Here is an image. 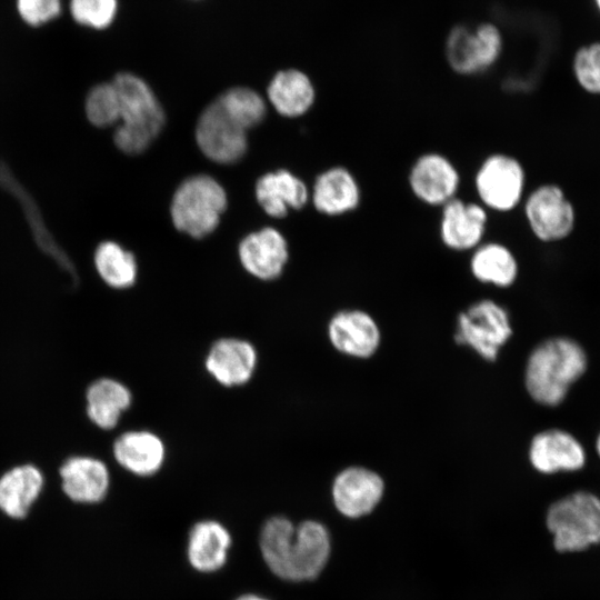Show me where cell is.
Wrapping results in <instances>:
<instances>
[{
    "label": "cell",
    "instance_id": "6da1fadb",
    "mask_svg": "<svg viewBox=\"0 0 600 600\" xmlns=\"http://www.w3.org/2000/svg\"><path fill=\"white\" fill-rule=\"evenodd\" d=\"M259 542L269 569L290 581L318 577L330 554L329 533L323 524L313 520L294 527L284 517H272L263 524Z\"/></svg>",
    "mask_w": 600,
    "mask_h": 600
},
{
    "label": "cell",
    "instance_id": "7a4b0ae2",
    "mask_svg": "<svg viewBox=\"0 0 600 600\" xmlns=\"http://www.w3.org/2000/svg\"><path fill=\"white\" fill-rule=\"evenodd\" d=\"M588 364L587 351L578 340L567 336L547 338L527 358L523 377L527 393L540 406L558 407L584 376Z\"/></svg>",
    "mask_w": 600,
    "mask_h": 600
},
{
    "label": "cell",
    "instance_id": "3957f363",
    "mask_svg": "<svg viewBox=\"0 0 600 600\" xmlns=\"http://www.w3.org/2000/svg\"><path fill=\"white\" fill-rule=\"evenodd\" d=\"M112 84L122 121L114 132V143L126 153H140L160 133L166 121L163 109L151 88L136 74L118 73Z\"/></svg>",
    "mask_w": 600,
    "mask_h": 600
},
{
    "label": "cell",
    "instance_id": "277c9868",
    "mask_svg": "<svg viewBox=\"0 0 600 600\" xmlns=\"http://www.w3.org/2000/svg\"><path fill=\"white\" fill-rule=\"evenodd\" d=\"M476 199L489 213L506 214L520 209L528 192L526 167L516 156L496 151L487 154L473 173Z\"/></svg>",
    "mask_w": 600,
    "mask_h": 600
},
{
    "label": "cell",
    "instance_id": "5b68a950",
    "mask_svg": "<svg viewBox=\"0 0 600 600\" xmlns=\"http://www.w3.org/2000/svg\"><path fill=\"white\" fill-rule=\"evenodd\" d=\"M547 527L559 552H577L600 542V498L576 491L554 501L547 512Z\"/></svg>",
    "mask_w": 600,
    "mask_h": 600
},
{
    "label": "cell",
    "instance_id": "8992f818",
    "mask_svg": "<svg viewBox=\"0 0 600 600\" xmlns=\"http://www.w3.org/2000/svg\"><path fill=\"white\" fill-rule=\"evenodd\" d=\"M227 208L223 188L210 176L187 178L176 190L171 202L172 222L179 231L192 238L210 234Z\"/></svg>",
    "mask_w": 600,
    "mask_h": 600
},
{
    "label": "cell",
    "instance_id": "52a82bcc",
    "mask_svg": "<svg viewBox=\"0 0 600 600\" xmlns=\"http://www.w3.org/2000/svg\"><path fill=\"white\" fill-rule=\"evenodd\" d=\"M530 233L542 243L568 239L577 227V210L564 189L544 182L529 189L520 207Z\"/></svg>",
    "mask_w": 600,
    "mask_h": 600
},
{
    "label": "cell",
    "instance_id": "ba28073f",
    "mask_svg": "<svg viewBox=\"0 0 600 600\" xmlns=\"http://www.w3.org/2000/svg\"><path fill=\"white\" fill-rule=\"evenodd\" d=\"M503 50L500 30L492 23L457 26L447 37L444 57L450 69L463 77L480 76L496 66Z\"/></svg>",
    "mask_w": 600,
    "mask_h": 600
},
{
    "label": "cell",
    "instance_id": "9c48e42d",
    "mask_svg": "<svg viewBox=\"0 0 600 600\" xmlns=\"http://www.w3.org/2000/svg\"><path fill=\"white\" fill-rule=\"evenodd\" d=\"M512 332L507 309L494 300L481 299L458 314L454 340L484 360L494 361Z\"/></svg>",
    "mask_w": 600,
    "mask_h": 600
},
{
    "label": "cell",
    "instance_id": "30bf717a",
    "mask_svg": "<svg viewBox=\"0 0 600 600\" xmlns=\"http://www.w3.org/2000/svg\"><path fill=\"white\" fill-rule=\"evenodd\" d=\"M461 172L456 162L437 150L418 154L409 166L407 184L420 203L440 209L459 196Z\"/></svg>",
    "mask_w": 600,
    "mask_h": 600
},
{
    "label": "cell",
    "instance_id": "8fae6325",
    "mask_svg": "<svg viewBox=\"0 0 600 600\" xmlns=\"http://www.w3.org/2000/svg\"><path fill=\"white\" fill-rule=\"evenodd\" d=\"M489 220L477 200L458 196L439 209V240L450 251L470 253L487 239Z\"/></svg>",
    "mask_w": 600,
    "mask_h": 600
},
{
    "label": "cell",
    "instance_id": "7c38bea8",
    "mask_svg": "<svg viewBox=\"0 0 600 600\" xmlns=\"http://www.w3.org/2000/svg\"><path fill=\"white\" fill-rule=\"evenodd\" d=\"M246 131L214 100L199 117L196 140L207 158L229 164L244 156L248 148Z\"/></svg>",
    "mask_w": 600,
    "mask_h": 600
},
{
    "label": "cell",
    "instance_id": "4fadbf2b",
    "mask_svg": "<svg viewBox=\"0 0 600 600\" xmlns=\"http://www.w3.org/2000/svg\"><path fill=\"white\" fill-rule=\"evenodd\" d=\"M259 363L256 346L240 337L214 340L203 360L206 372L221 387L239 388L253 378Z\"/></svg>",
    "mask_w": 600,
    "mask_h": 600
},
{
    "label": "cell",
    "instance_id": "5bb4252c",
    "mask_svg": "<svg viewBox=\"0 0 600 600\" xmlns=\"http://www.w3.org/2000/svg\"><path fill=\"white\" fill-rule=\"evenodd\" d=\"M587 451L570 431L548 428L537 432L528 447L531 467L543 474L576 472L584 468Z\"/></svg>",
    "mask_w": 600,
    "mask_h": 600
},
{
    "label": "cell",
    "instance_id": "9a60e30c",
    "mask_svg": "<svg viewBox=\"0 0 600 600\" xmlns=\"http://www.w3.org/2000/svg\"><path fill=\"white\" fill-rule=\"evenodd\" d=\"M331 346L340 353L367 359L381 342V331L373 317L364 310L344 309L336 312L327 326Z\"/></svg>",
    "mask_w": 600,
    "mask_h": 600
},
{
    "label": "cell",
    "instance_id": "2e32d148",
    "mask_svg": "<svg viewBox=\"0 0 600 600\" xmlns=\"http://www.w3.org/2000/svg\"><path fill=\"white\" fill-rule=\"evenodd\" d=\"M384 482L379 473L361 466L341 470L331 488L332 500L343 516L359 518L371 512L380 502Z\"/></svg>",
    "mask_w": 600,
    "mask_h": 600
},
{
    "label": "cell",
    "instance_id": "e0dca14e",
    "mask_svg": "<svg viewBox=\"0 0 600 600\" xmlns=\"http://www.w3.org/2000/svg\"><path fill=\"white\" fill-rule=\"evenodd\" d=\"M114 461L127 472L137 477L157 474L167 460L163 439L148 429H132L120 433L112 442Z\"/></svg>",
    "mask_w": 600,
    "mask_h": 600
},
{
    "label": "cell",
    "instance_id": "ac0fdd59",
    "mask_svg": "<svg viewBox=\"0 0 600 600\" xmlns=\"http://www.w3.org/2000/svg\"><path fill=\"white\" fill-rule=\"evenodd\" d=\"M58 473L62 491L73 502L98 503L109 491L110 471L98 457L70 456L62 461Z\"/></svg>",
    "mask_w": 600,
    "mask_h": 600
},
{
    "label": "cell",
    "instance_id": "d6986e66",
    "mask_svg": "<svg viewBox=\"0 0 600 600\" xmlns=\"http://www.w3.org/2000/svg\"><path fill=\"white\" fill-rule=\"evenodd\" d=\"M311 200L318 212L341 217L359 209L362 188L358 177L349 168L333 166L316 178Z\"/></svg>",
    "mask_w": 600,
    "mask_h": 600
},
{
    "label": "cell",
    "instance_id": "ffe728a7",
    "mask_svg": "<svg viewBox=\"0 0 600 600\" xmlns=\"http://www.w3.org/2000/svg\"><path fill=\"white\" fill-rule=\"evenodd\" d=\"M83 398L87 419L102 431L117 428L133 403L130 388L112 377H100L91 381Z\"/></svg>",
    "mask_w": 600,
    "mask_h": 600
},
{
    "label": "cell",
    "instance_id": "44dd1931",
    "mask_svg": "<svg viewBox=\"0 0 600 600\" xmlns=\"http://www.w3.org/2000/svg\"><path fill=\"white\" fill-rule=\"evenodd\" d=\"M288 254L284 238L270 227L248 234L239 244L242 267L251 276L264 281L280 277L288 261Z\"/></svg>",
    "mask_w": 600,
    "mask_h": 600
},
{
    "label": "cell",
    "instance_id": "7402d4cb",
    "mask_svg": "<svg viewBox=\"0 0 600 600\" xmlns=\"http://www.w3.org/2000/svg\"><path fill=\"white\" fill-rule=\"evenodd\" d=\"M469 270L480 283L507 289L518 280L520 266L507 243L486 239L470 252Z\"/></svg>",
    "mask_w": 600,
    "mask_h": 600
},
{
    "label": "cell",
    "instance_id": "603a6c76",
    "mask_svg": "<svg viewBox=\"0 0 600 600\" xmlns=\"http://www.w3.org/2000/svg\"><path fill=\"white\" fill-rule=\"evenodd\" d=\"M44 477L33 463H20L0 477V510L13 519L24 518L42 492Z\"/></svg>",
    "mask_w": 600,
    "mask_h": 600
},
{
    "label": "cell",
    "instance_id": "cb8c5ba5",
    "mask_svg": "<svg viewBox=\"0 0 600 600\" xmlns=\"http://www.w3.org/2000/svg\"><path fill=\"white\" fill-rule=\"evenodd\" d=\"M230 547L231 536L226 527L214 520H202L189 532L188 560L200 572H213L226 563Z\"/></svg>",
    "mask_w": 600,
    "mask_h": 600
},
{
    "label": "cell",
    "instance_id": "d4e9b609",
    "mask_svg": "<svg viewBox=\"0 0 600 600\" xmlns=\"http://www.w3.org/2000/svg\"><path fill=\"white\" fill-rule=\"evenodd\" d=\"M257 200L271 217L282 218L288 209H301L309 200L306 183L287 170L262 176L256 184Z\"/></svg>",
    "mask_w": 600,
    "mask_h": 600
},
{
    "label": "cell",
    "instance_id": "484cf974",
    "mask_svg": "<svg viewBox=\"0 0 600 600\" xmlns=\"http://www.w3.org/2000/svg\"><path fill=\"white\" fill-rule=\"evenodd\" d=\"M268 97L276 110L284 117H299L308 112L316 99L311 79L300 70L278 72L268 86Z\"/></svg>",
    "mask_w": 600,
    "mask_h": 600
},
{
    "label": "cell",
    "instance_id": "4316f807",
    "mask_svg": "<svg viewBox=\"0 0 600 600\" xmlns=\"http://www.w3.org/2000/svg\"><path fill=\"white\" fill-rule=\"evenodd\" d=\"M94 267L103 282L112 289L131 288L137 280L134 256L112 241L100 243L94 252Z\"/></svg>",
    "mask_w": 600,
    "mask_h": 600
},
{
    "label": "cell",
    "instance_id": "83f0119b",
    "mask_svg": "<svg viewBox=\"0 0 600 600\" xmlns=\"http://www.w3.org/2000/svg\"><path fill=\"white\" fill-rule=\"evenodd\" d=\"M0 184L4 189L10 190V192L20 200L22 208L26 211V216L28 218H31L29 221L33 230L37 243L42 248L43 251L54 258L61 267L66 268L69 272L72 273L73 269L71 262L54 242L53 238L47 231L46 227H43V222L40 220L41 216L34 202L24 191V189L20 187L19 183H17L4 163L0 164Z\"/></svg>",
    "mask_w": 600,
    "mask_h": 600
},
{
    "label": "cell",
    "instance_id": "f1b7e54d",
    "mask_svg": "<svg viewBox=\"0 0 600 600\" xmlns=\"http://www.w3.org/2000/svg\"><path fill=\"white\" fill-rule=\"evenodd\" d=\"M216 100L244 130L260 123L266 116L264 100L249 88L229 89Z\"/></svg>",
    "mask_w": 600,
    "mask_h": 600
},
{
    "label": "cell",
    "instance_id": "f546056e",
    "mask_svg": "<svg viewBox=\"0 0 600 600\" xmlns=\"http://www.w3.org/2000/svg\"><path fill=\"white\" fill-rule=\"evenodd\" d=\"M88 120L97 127H107L120 120V103L112 84L101 83L93 87L86 99Z\"/></svg>",
    "mask_w": 600,
    "mask_h": 600
},
{
    "label": "cell",
    "instance_id": "4dcf8cb0",
    "mask_svg": "<svg viewBox=\"0 0 600 600\" xmlns=\"http://www.w3.org/2000/svg\"><path fill=\"white\" fill-rule=\"evenodd\" d=\"M572 74L577 84L592 96H600V42L580 47L572 58Z\"/></svg>",
    "mask_w": 600,
    "mask_h": 600
},
{
    "label": "cell",
    "instance_id": "1f68e13d",
    "mask_svg": "<svg viewBox=\"0 0 600 600\" xmlns=\"http://www.w3.org/2000/svg\"><path fill=\"white\" fill-rule=\"evenodd\" d=\"M117 0H70V12L76 22L93 29H106L116 18Z\"/></svg>",
    "mask_w": 600,
    "mask_h": 600
},
{
    "label": "cell",
    "instance_id": "d6a6232c",
    "mask_svg": "<svg viewBox=\"0 0 600 600\" xmlns=\"http://www.w3.org/2000/svg\"><path fill=\"white\" fill-rule=\"evenodd\" d=\"M17 9L22 20L33 27L57 18L61 11L60 0H17Z\"/></svg>",
    "mask_w": 600,
    "mask_h": 600
},
{
    "label": "cell",
    "instance_id": "836d02e7",
    "mask_svg": "<svg viewBox=\"0 0 600 600\" xmlns=\"http://www.w3.org/2000/svg\"><path fill=\"white\" fill-rule=\"evenodd\" d=\"M236 600H268V599L262 598V597L257 596V594H243V596L237 598Z\"/></svg>",
    "mask_w": 600,
    "mask_h": 600
},
{
    "label": "cell",
    "instance_id": "e575fe53",
    "mask_svg": "<svg viewBox=\"0 0 600 600\" xmlns=\"http://www.w3.org/2000/svg\"><path fill=\"white\" fill-rule=\"evenodd\" d=\"M594 450H596V453H597L598 458L600 459V432L598 433V436L596 438V441H594Z\"/></svg>",
    "mask_w": 600,
    "mask_h": 600
},
{
    "label": "cell",
    "instance_id": "d590c367",
    "mask_svg": "<svg viewBox=\"0 0 600 600\" xmlns=\"http://www.w3.org/2000/svg\"><path fill=\"white\" fill-rule=\"evenodd\" d=\"M594 1V4L598 9V11L600 12V0H593Z\"/></svg>",
    "mask_w": 600,
    "mask_h": 600
}]
</instances>
